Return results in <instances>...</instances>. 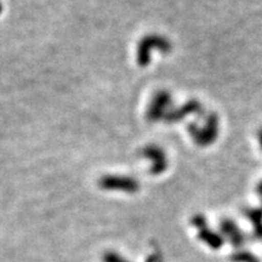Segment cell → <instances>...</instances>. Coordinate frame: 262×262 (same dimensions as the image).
I'll list each match as a JSON object with an SVG mask.
<instances>
[{
    "instance_id": "1",
    "label": "cell",
    "mask_w": 262,
    "mask_h": 262,
    "mask_svg": "<svg viewBox=\"0 0 262 262\" xmlns=\"http://www.w3.org/2000/svg\"><path fill=\"white\" fill-rule=\"evenodd\" d=\"M217 133H219V122H217V117L216 114H211L209 117L208 122H206V126L203 130H198V129H193L192 130V135L194 137L196 143L202 146H208L210 143L214 142L217 137Z\"/></svg>"
},
{
    "instance_id": "2",
    "label": "cell",
    "mask_w": 262,
    "mask_h": 262,
    "mask_svg": "<svg viewBox=\"0 0 262 262\" xmlns=\"http://www.w3.org/2000/svg\"><path fill=\"white\" fill-rule=\"evenodd\" d=\"M220 229L222 237H225L231 242V244L235 248H241L242 245L245 243V235L243 232L239 229V227L235 225L234 221L228 220V219H225V220L221 221Z\"/></svg>"
},
{
    "instance_id": "3",
    "label": "cell",
    "mask_w": 262,
    "mask_h": 262,
    "mask_svg": "<svg viewBox=\"0 0 262 262\" xmlns=\"http://www.w3.org/2000/svg\"><path fill=\"white\" fill-rule=\"evenodd\" d=\"M199 239L212 249H220L224 245V237L210 231L208 227L199 229Z\"/></svg>"
},
{
    "instance_id": "4",
    "label": "cell",
    "mask_w": 262,
    "mask_h": 262,
    "mask_svg": "<svg viewBox=\"0 0 262 262\" xmlns=\"http://www.w3.org/2000/svg\"><path fill=\"white\" fill-rule=\"evenodd\" d=\"M244 212L253 225L254 237L256 239H262V210L260 209H245Z\"/></svg>"
},
{
    "instance_id": "5",
    "label": "cell",
    "mask_w": 262,
    "mask_h": 262,
    "mask_svg": "<svg viewBox=\"0 0 262 262\" xmlns=\"http://www.w3.org/2000/svg\"><path fill=\"white\" fill-rule=\"evenodd\" d=\"M232 262H260L254 254L249 251H237L231 256Z\"/></svg>"
},
{
    "instance_id": "6",
    "label": "cell",
    "mask_w": 262,
    "mask_h": 262,
    "mask_svg": "<svg viewBox=\"0 0 262 262\" xmlns=\"http://www.w3.org/2000/svg\"><path fill=\"white\" fill-rule=\"evenodd\" d=\"M192 222H193V225H194L195 227H198L199 229L206 227V219L203 215L194 216V217H193Z\"/></svg>"
},
{
    "instance_id": "7",
    "label": "cell",
    "mask_w": 262,
    "mask_h": 262,
    "mask_svg": "<svg viewBox=\"0 0 262 262\" xmlns=\"http://www.w3.org/2000/svg\"><path fill=\"white\" fill-rule=\"evenodd\" d=\"M104 262H126V261L123 260L122 257L118 256V255L107 254L106 256H104Z\"/></svg>"
},
{
    "instance_id": "8",
    "label": "cell",
    "mask_w": 262,
    "mask_h": 262,
    "mask_svg": "<svg viewBox=\"0 0 262 262\" xmlns=\"http://www.w3.org/2000/svg\"><path fill=\"white\" fill-rule=\"evenodd\" d=\"M258 139H260V143H261V148H262V130L260 131V134H258Z\"/></svg>"
},
{
    "instance_id": "9",
    "label": "cell",
    "mask_w": 262,
    "mask_h": 262,
    "mask_svg": "<svg viewBox=\"0 0 262 262\" xmlns=\"http://www.w3.org/2000/svg\"><path fill=\"white\" fill-rule=\"evenodd\" d=\"M0 11H2V4H0Z\"/></svg>"
}]
</instances>
